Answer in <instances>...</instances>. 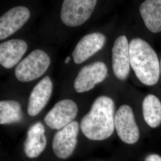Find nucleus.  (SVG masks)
I'll return each instance as SVG.
<instances>
[{
	"instance_id": "f257e3e1",
	"label": "nucleus",
	"mask_w": 161,
	"mask_h": 161,
	"mask_svg": "<svg viewBox=\"0 0 161 161\" xmlns=\"http://www.w3.org/2000/svg\"><path fill=\"white\" fill-rule=\"evenodd\" d=\"M115 103L108 96L97 98L91 109L80 121L84 135L89 140L102 141L110 137L115 130Z\"/></svg>"
},
{
	"instance_id": "f03ea898",
	"label": "nucleus",
	"mask_w": 161,
	"mask_h": 161,
	"mask_svg": "<svg viewBox=\"0 0 161 161\" xmlns=\"http://www.w3.org/2000/svg\"><path fill=\"white\" fill-rule=\"evenodd\" d=\"M130 64L136 76L143 84L151 86L159 79L160 64L152 47L140 38L130 42Z\"/></svg>"
},
{
	"instance_id": "7ed1b4c3",
	"label": "nucleus",
	"mask_w": 161,
	"mask_h": 161,
	"mask_svg": "<svg viewBox=\"0 0 161 161\" xmlns=\"http://www.w3.org/2000/svg\"><path fill=\"white\" fill-rule=\"evenodd\" d=\"M50 62V58L46 52L35 50L17 64L16 77L23 82L38 79L46 72Z\"/></svg>"
},
{
	"instance_id": "20e7f679",
	"label": "nucleus",
	"mask_w": 161,
	"mask_h": 161,
	"mask_svg": "<svg viewBox=\"0 0 161 161\" xmlns=\"http://www.w3.org/2000/svg\"><path fill=\"white\" fill-rule=\"evenodd\" d=\"M96 0H65L60 12L62 21L70 27L85 23L92 16L97 4Z\"/></svg>"
},
{
	"instance_id": "39448f33",
	"label": "nucleus",
	"mask_w": 161,
	"mask_h": 161,
	"mask_svg": "<svg viewBox=\"0 0 161 161\" xmlns=\"http://www.w3.org/2000/svg\"><path fill=\"white\" fill-rule=\"evenodd\" d=\"M78 132L79 124L76 121L56 132L52 141V149L58 158L66 159L72 155L78 143Z\"/></svg>"
},
{
	"instance_id": "423d86ee",
	"label": "nucleus",
	"mask_w": 161,
	"mask_h": 161,
	"mask_svg": "<svg viewBox=\"0 0 161 161\" xmlns=\"http://www.w3.org/2000/svg\"><path fill=\"white\" fill-rule=\"evenodd\" d=\"M115 128L121 140L128 144L136 143L140 137V131L131 108L121 106L115 115Z\"/></svg>"
},
{
	"instance_id": "0eeeda50",
	"label": "nucleus",
	"mask_w": 161,
	"mask_h": 161,
	"mask_svg": "<svg viewBox=\"0 0 161 161\" xmlns=\"http://www.w3.org/2000/svg\"><path fill=\"white\" fill-rule=\"evenodd\" d=\"M78 108L72 100L64 99L58 102L44 118L47 125L53 130H60L73 122Z\"/></svg>"
},
{
	"instance_id": "6e6552de",
	"label": "nucleus",
	"mask_w": 161,
	"mask_h": 161,
	"mask_svg": "<svg viewBox=\"0 0 161 161\" xmlns=\"http://www.w3.org/2000/svg\"><path fill=\"white\" fill-rule=\"evenodd\" d=\"M108 71L106 65L102 62H96L83 67L74 80L75 91L81 93L91 90L106 79Z\"/></svg>"
},
{
	"instance_id": "1a4fd4ad",
	"label": "nucleus",
	"mask_w": 161,
	"mask_h": 161,
	"mask_svg": "<svg viewBox=\"0 0 161 161\" xmlns=\"http://www.w3.org/2000/svg\"><path fill=\"white\" fill-rule=\"evenodd\" d=\"M130 44L125 35L116 39L112 48V68L115 76L121 80L127 78L130 70Z\"/></svg>"
},
{
	"instance_id": "9d476101",
	"label": "nucleus",
	"mask_w": 161,
	"mask_h": 161,
	"mask_svg": "<svg viewBox=\"0 0 161 161\" xmlns=\"http://www.w3.org/2000/svg\"><path fill=\"white\" fill-rule=\"evenodd\" d=\"M30 15L29 9L24 6L14 7L5 13L0 18V40L6 39L20 29Z\"/></svg>"
},
{
	"instance_id": "9b49d317",
	"label": "nucleus",
	"mask_w": 161,
	"mask_h": 161,
	"mask_svg": "<svg viewBox=\"0 0 161 161\" xmlns=\"http://www.w3.org/2000/svg\"><path fill=\"white\" fill-rule=\"evenodd\" d=\"M106 36L100 32H93L83 36L72 53L74 61L80 64L100 50L106 42Z\"/></svg>"
},
{
	"instance_id": "f8f14e48",
	"label": "nucleus",
	"mask_w": 161,
	"mask_h": 161,
	"mask_svg": "<svg viewBox=\"0 0 161 161\" xmlns=\"http://www.w3.org/2000/svg\"><path fill=\"white\" fill-rule=\"evenodd\" d=\"M53 83L50 78L46 76L35 86L29 96L28 114L31 116L39 114L48 103L52 96Z\"/></svg>"
},
{
	"instance_id": "ddd939ff",
	"label": "nucleus",
	"mask_w": 161,
	"mask_h": 161,
	"mask_svg": "<svg viewBox=\"0 0 161 161\" xmlns=\"http://www.w3.org/2000/svg\"><path fill=\"white\" fill-rule=\"evenodd\" d=\"M45 128L40 122H37L29 127L23 144L25 155L34 159L44 152L47 146Z\"/></svg>"
},
{
	"instance_id": "4468645a",
	"label": "nucleus",
	"mask_w": 161,
	"mask_h": 161,
	"mask_svg": "<svg viewBox=\"0 0 161 161\" xmlns=\"http://www.w3.org/2000/svg\"><path fill=\"white\" fill-rule=\"evenodd\" d=\"M28 46L22 40L13 39L0 44V64L6 69H11L21 60Z\"/></svg>"
},
{
	"instance_id": "2eb2a0df",
	"label": "nucleus",
	"mask_w": 161,
	"mask_h": 161,
	"mask_svg": "<svg viewBox=\"0 0 161 161\" xmlns=\"http://www.w3.org/2000/svg\"><path fill=\"white\" fill-rule=\"evenodd\" d=\"M140 13L146 28L153 33L161 31V0H146L140 5Z\"/></svg>"
},
{
	"instance_id": "dca6fc26",
	"label": "nucleus",
	"mask_w": 161,
	"mask_h": 161,
	"mask_svg": "<svg viewBox=\"0 0 161 161\" xmlns=\"http://www.w3.org/2000/svg\"><path fill=\"white\" fill-rule=\"evenodd\" d=\"M144 121L149 127L156 128L161 124V102L153 94L144 98L142 104Z\"/></svg>"
},
{
	"instance_id": "f3484780",
	"label": "nucleus",
	"mask_w": 161,
	"mask_h": 161,
	"mask_svg": "<svg viewBox=\"0 0 161 161\" xmlns=\"http://www.w3.org/2000/svg\"><path fill=\"white\" fill-rule=\"evenodd\" d=\"M23 115L20 103L14 100L0 102V124H11L22 119Z\"/></svg>"
},
{
	"instance_id": "a211bd4d",
	"label": "nucleus",
	"mask_w": 161,
	"mask_h": 161,
	"mask_svg": "<svg viewBox=\"0 0 161 161\" xmlns=\"http://www.w3.org/2000/svg\"><path fill=\"white\" fill-rule=\"evenodd\" d=\"M144 161H161V156L157 154H150L146 157Z\"/></svg>"
},
{
	"instance_id": "6ab92c4d",
	"label": "nucleus",
	"mask_w": 161,
	"mask_h": 161,
	"mask_svg": "<svg viewBox=\"0 0 161 161\" xmlns=\"http://www.w3.org/2000/svg\"><path fill=\"white\" fill-rule=\"evenodd\" d=\"M70 57H67L64 62H65V63H66V64H68L69 62H70Z\"/></svg>"
},
{
	"instance_id": "aec40b11",
	"label": "nucleus",
	"mask_w": 161,
	"mask_h": 161,
	"mask_svg": "<svg viewBox=\"0 0 161 161\" xmlns=\"http://www.w3.org/2000/svg\"><path fill=\"white\" fill-rule=\"evenodd\" d=\"M160 70H161V64H160Z\"/></svg>"
}]
</instances>
